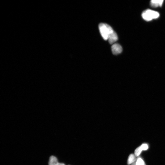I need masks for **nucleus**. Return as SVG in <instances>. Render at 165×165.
Returning <instances> with one entry per match:
<instances>
[{
	"mask_svg": "<svg viewBox=\"0 0 165 165\" xmlns=\"http://www.w3.org/2000/svg\"><path fill=\"white\" fill-rule=\"evenodd\" d=\"M111 50L114 55H117L121 53L122 51L121 46L118 44L115 43L112 45Z\"/></svg>",
	"mask_w": 165,
	"mask_h": 165,
	"instance_id": "7ed1b4c3",
	"label": "nucleus"
},
{
	"mask_svg": "<svg viewBox=\"0 0 165 165\" xmlns=\"http://www.w3.org/2000/svg\"><path fill=\"white\" fill-rule=\"evenodd\" d=\"M164 2L163 0H153L150 2L151 6L154 8L161 7Z\"/></svg>",
	"mask_w": 165,
	"mask_h": 165,
	"instance_id": "0eeeda50",
	"label": "nucleus"
},
{
	"mask_svg": "<svg viewBox=\"0 0 165 165\" xmlns=\"http://www.w3.org/2000/svg\"><path fill=\"white\" fill-rule=\"evenodd\" d=\"M136 165H146V164L143 159L141 157H139L136 162Z\"/></svg>",
	"mask_w": 165,
	"mask_h": 165,
	"instance_id": "1a4fd4ad",
	"label": "nucleus"
},
{
	"mask_svg": "<svg viewBox=\"0 0 165 165\" xmlns=\"http://www.w3.org/2000/svg\"><path fill=\"white\" fill-rule=\"evenodd\" d=\"M132 165H136V162H134L132 164Z\"/></svg>",
	"mask_w": 165,
	"mask_h": 165,
	"instance_id": "9d476101",
	"label": "nucleus"
},
{
	"mask_svg": "<svg viewBox=\"0 0 165 165\" xmlns=\"http://www.w3.org/2000/svg\"><path fill=\"white\" fill-rule=\"evenodd\" d=\"M98 28L102 37L105 40H108L110 35L114 31L112 28L105 23L100 24Z\"/></svg>",
	"mask_w": 165,
	"mask_h": 165,
	"instance_id": "f257e3e1",
	"label": "nucleus"
},
{
	"mask_svg": "<svg viewBox=\"0 0 165 165\" xmlns=\"http://www.w3.org/2000/svg\"><path fill=\"white\" fill-rule=\"evenodd\" d=\"M136 160V156L134 154H131L128 157V164L129 165L132 164L135 162Z\"/></svg>",
	"mask_w": 165,
	"mask_h": 165,
	"instance_id": "6e6552de",
	"label": "nucleus"
},
{
	"mask_svg": "<svg viewBox=\"0 0 165 165\" xmlns=\"http://www.w3.org/2000/svg\"><path fill=\"white\" fill-rule=\"evenodd\" d=\"M49 165H65L62 163L58 162L57 158L55 156H52L49 158Z\"/></svg>",
	"mask_w": 165,
	"mask_h": 165,
	"instance_id": "423d86ee",
	"label": "nucleus"
},
{
	"mask_svg": "<svg viewBox=\"0 0 165 165\" xmlns=\"http://www.w3.org/2000/svg\"><path fill=\"white\" fill-rule=\"evenodd\" d=\"M148 148L149 146L148 144H143L135 150L134 151L135 155L136 157L139 156L143 150H148Z\"/></svg>",
	"mask_w": 165,
	"mask_h": 165,
	"instance_id": "20e7f679",
	"label": "nucleus"
},
{
	"mask_svg": "<svg viewBox=\"0 0 165 165\" xmlns=\"http://www.w3.org/2000/svg\"><path fill=\"white\" fill-rule=\"evenodd\" d=\"M118 39L117 35L116 33L114 31L111 33L109 37L108 40L110 44H113Z\"/></svg>",
	"mask_w": 165,
	"mask_h": 165,
	"instance_id": "39448f33",
	"label": "nucleus"
},
{
	"mask_svg": "<svg viewBox=\"0 0 165 165\" xmlns=\"http://www.w3.org/2000/svg\"><path fill=\"white\" fill-rule=\"evenodd\" d=\"M159 16V14L157 12L149 9L145 10L142 14L143 19L147 21L157 19Z\"/></svg>",
	"mask_w": 165,
	"mask_h": 165,
	"instance_id": "f03ea898",
	"label": "nucleus"
}]
</instances>
